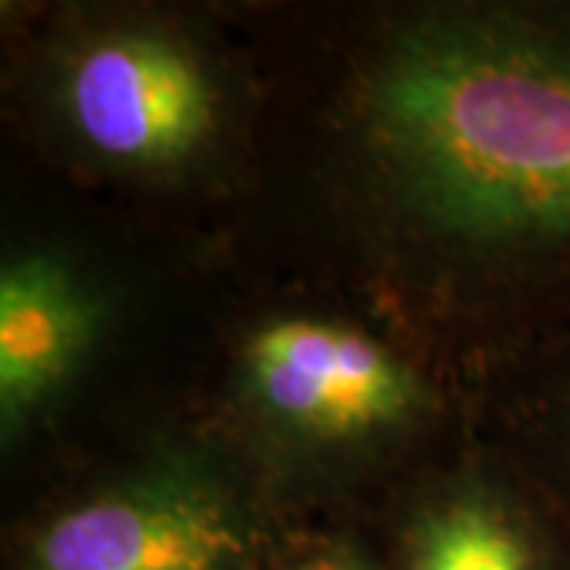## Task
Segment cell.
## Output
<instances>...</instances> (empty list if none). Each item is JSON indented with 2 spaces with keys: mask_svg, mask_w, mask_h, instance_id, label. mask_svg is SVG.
<instances>
[{
  "mask_svg": "<svg viewBox=\"0 0 570 570\" xmlns=\"http://www.w3.org/2000/svg\"><path fill=\"white\" fill-rule=\"evenodd\" d=\"M340 146L393 261L498 279L570 330V0L396 13L348 70Z\"/></svg>",
  "mask_w": 570,
  "mask_h": 570,
  "instance_id": "6da1fadb",
  "label": "cell"
},
{
  "mask_svg": "<svg viewBox=\"0 0 570 570\" xmlns=\"http://www.w3.org/2000/svg\"><path fill=\"white\" fill-rule=\"evenodd\" d=\"M29 105L63 159L134 184H181L216 165L238 86L190 22L89 10L51 26L29 58Z\"/></svg>",
  "mask_w": 570,
  "mask_h": 570,
  "instance_id": "7a4b0ae2",
  "label": "cell"
},
{
  "mask_svg": "<svg viewBox=\"0 0 570 570\" xmlns=\"http://www.w3.org/2000/svg\"><path fill=\"white\" fill-rule=\"evenodd\" d=\"M242 444L283 482H340L393 456L434 415V387L362 326L276 314L250 326L232 367Z\"/></svg>",
  "mask_w": 570,
  "mask_h": 570,
  "instance_id": "3957f363",
  "label": "cell"
},
{
  "mask_svg": "<svg viewBox=\"0 0 570 570\" xmlns=\"http://www.w3.org/2000/svg\"><path fill=\"white\" fill-rule=\"evenodd\" d=\"M283 542L242 456L163 441L29 520L7 570H273Z\"/></svg>",
  "mask_w": 570,
  "mask_h": 570,
  "instance_id": "277c9868",
  "label": "cell"
},
{
  "mask_svg": "<svg viewBox=\"0 0 570 570\" xmlns=\"http://www.w3.org/2000/svg\"><path fill=\"white\" fill-rule=\"evenodd\" d=\"M115 317L111 295L61 247L0 266V441L10 450L77 387Z\"/></svg>",
  "mask_w": 570,
  "mask_h": 570,
  "instance_id": "5b68a950",
  "label": "cell"
},
{
  "mask_svg": "<svg viewBox=\"0 0 570 570\" xmlns=\"http://www.w3.org/2000/svg\"><path fill=\"white\" fill-rule=\"evenodd\" d=\"M387 570H570V530L513 463H463L409 501Z\"/></svg>",
  "mask_w": 570,
  "mask_h": 570,
  "instance_id": "8992f818",
  "label": "cell"
},
{
  "mask_svg": "<svg viewBox=\"0 0 570 570\" xmlns=\"http://www.w3.org/2000/svg\"><path fill=\"white\" fill-rule=\"evenodd\" d=\"M510 463L551 501L570 530V330L549 333L508 406Z\"/></svg>",
  "mask_w": 570,
  "mask_h": 570,
  "instance_id": "52a82bcc",
  "label": "cell"
},
{
  "mask_svg": "<svg viewBox=\"0 0 570 570\" xmlns=\"http://www.w3.org/2000/svg\"><path fill=\"white\" fill-rule=\"evenodd\" d=\"M273 570H387L365 546L348 535H285Z\"/></svg>",
  "mask_w": 570,
  "mask_h": 570,
  "instance_id": "ba28073f",
  "label": "cell"
}]
</instances>
